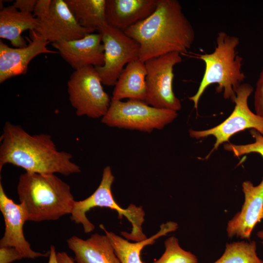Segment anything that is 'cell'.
I'll return each mask as SVG.
<instances>
[{"instance_id": "15", "label": "cell", "mask_w": 263, "mask_h": 263, "mask_svg": "<svg viewBox=\"0 0 263 263\" xmlns=\"http://www.w3.org/2000/svg\"><path fill=\"white\" fill-rule=\"evenodd\" d=\"M52 45L74 70L104 65V49L98 33L88 34L78 39L53 43Z\"/></svg>"}, {"instance_id": "5", "label": "cell", "mask_w": 263, "mask_h": 263, "mask_svg": "<svg viewBox=\"0 0 263 263\" xmlns=\"http://www.w3.org/2000/svg\"><path fill=\"white\" fill-rule=\"evenodd\" d=\"M114 179L111 167H105L100 184L94 192L83 200L75 201L71 213V220L76 224H81L85 233H90L94 230V226L88 220L86 212L95 207H108L116 211L119 218L121 219L124 216L131 223V232H122L123 236L135 242L147 239L142 227L145 216L142 207L131 204L127 208H123L118 205L112 192Z\"/></svg>"}, {"instance_id": "17", "label": "cell", "mask_w": 263, "mask_h": 263, "mask_svg": "<svg viewBox=\"0 0 263 263\" xmlns=\"http://www.w3.org/2000/svg\"><path fill=\"white\" fill-rule=\"evenodd\" d=\"M67 243L77 263H121L106 234L94 233L86 240L73 236Z\"/></svg>"}, {"instance_id": "31", "label": "cell", "mask_w": 263, "mask_h": 263, "mask_svg": "<svg viewBox=\"0 0 263 263\" xmlns=\"http://www.w3.org/2000/svg\"><path fill=\"white\" fill-rule=\"evenodd\" d=\"M257 235L258 237L261 240L262 244H263V229L259 231L257 233Z\"/></svg>"}, {"instance_id": "24", "label": "cell", "mask_w": 263, "mask_h": 263, "mask_svg": "<svg viewBox=\"0 0 263 263\" xmlns=\"http://www.w3.org/2000/svg\"><path fill=\"white\" fill-rule=\"evenodd\" d=\"M250 132L255 139L254 142L245 145L226 143L224 145V149L231 152L236 157L250 153H257L263 158V135L255 130H252Z\"/></svg>"}, {"instance_id": "21", "label": "cell", "mask_w": 263, "mask_h": 263, "mask_svg": "<svg viewBox=\"0 0 263 263\" xmlns=\"http://www.w3.org/2000/svg\"><path fill=\"white\" fill-rule=\"evenodd\" d=\"M78 23L94 32L107 24L106 0H65Z\"/></svg>"}, {"instance_id": "18", "label": "cell", "mask_w": 263, "mask_h": 263, "mask_svg": "<svg viewBox=\"0 0 263 263\" xmlns=\"http://www.w3.org/2000/svg\"><path fill=\"white\" fill-rule=\"evenodd\" d=\"M146 75L145 62L138 59L129 63L114 85L111 100L128 98L145 101Z\"/></svg>"}, {"instance_id": "26", "label": "cell", "mask_w": 263, "mask_h": 263, "mask_svg": "<svg viewBox=\"0 0 263 263\" xmlns=\"http://www.w3.org/2000/svg\"><path fill=\"white\" fill-rule=\"evenodd\" d=\"M22 258L21 254L14 247H0V263H11Z\"/></svg>"}, {"instance_id": "23", "label": "cell", "mask_w": 263, "mask_h": 263, "mask_svg": "<svg viewBox=\"0 0 263 263\" xmlns=\"http://www.w3.org/2000/svg\"><path fill=\"white\" fill-rule=\"evenodd\" d=\"M165 246L163 254L153 263H197L196 256L182 249L175 237L168 238L165 242Z\"/></svg>"}, {"instance_id": "6", "label": "cell", "mask_w": 263, "mask_h": 263, "mask_svg": "<svg viewBox=\"0 0 263 263\" xmlns=\"http://www.w3.org/2000/svg\"><path fill=\"white\" fill-rule=\"evenodd\" d=\"M177 116L176 111L155 108L143 101L111 100L101 122L111 127L151 132L154 129H162Z\"/></svg>"}, {"instance_id": "1", "label": "cell", "mask_w": 263, "mask_h": 263, "mask_svg": "<svg viewBox=\"0 0 263 263\" xmlns=\"http://www.w3.org/2000/svg\"><path fill=\"white\" fill-rule=\"evenodd\" d=\"M124 32L138 44L139 59L143 62L170 53H186L195 37L177 0H157L150 16Z\"/></svg>"}, {"instance_id": "10", "label": "cell", "mask_w": 263, "mask_h": 263, "mask_svg": "<svg viewBox=\"0 0 263 263\" xmlns=\"http://www.w3.org/2000/svg\"><path fill=\"white\" fill-rule=\"evenodd\" d=\"M249 83H243L236 92L234 109L231 114L219 125L203 131L189 130V135L195 139L213 136L216 141L212 150L218 148L235 134L246 129L256 130L263 135V117L252 112L248 105V100L253 91Z\"/></svg>"}, {"instance_id": "12", "label": "cell", "mask_w": 263, "mask_h": 263, "mask_svg": "<svg viewBox=\"0 0 263 263\" xmlns=\"http://www.w3.org/2000/svg\"><path fill=\"white\" fill-rule=\"evenodd\" d=\"M0 210L5 223V231L0 240V247H14L19 252L23 258L33 259L49 256V252L43 253L35 251L31 248L23 231L24 224L27 221L25 211L20 203H15L7 196L1 182Z\"/></svg>"}, {"instance_id": "20", "label": "cell", "mask_w": 263, "mask_h": 263, "mask_svg": "<svg viewBox=\"0 0 263 263\" xmlns=\"http://www.w3.org/2000/svg\"><path fill=\"white\" fill-rule=\"evenodd\" d=\"M100 227L105 231L113 247L115 254L121 263H145L140 257L141 251L146 245L152 244L155 241L169 232L176 230L178 225L174 222H168L160 225L159 231L155 234L144 240L132 243L127 240L108 231L102 225Z\"/></svg>"}, {"instance_id": "27", "label": "cell", "mask_w": 263, "mask_h": 263, "mask_svg": "<svg viewBox=\"0 0 263 263\" xmlns=\"http://www.w3.org/2000/svg\"><path fill=\"white\" fill-rule=\"evenodd\" d=\"M52 0H37L33 15L38 19L44 17L49 11Z\"/></svg>"}, {"instance_id": "11", "label": "cell", "mask_w": 263, "mask_h": 263, "mask_svg": "<svg viewBox=\"0 0 263 263\" xmlns=\"http://www.w3.org/2000/svg\"><path fill=\"white\" fill-rule=\"evenodd\" d=\"M35 31L52 43L80 39L94 33L78 23L65 0H52L48 12L39 19Z\"/></svg>"}, {"instance_id": "9", "label": "cell", "mask_w": 263, "mask_h": 263, "mask_svg": "<svg viewBox=\"0 0 263 263\" xmlns=\"http://www.w3.org/2000/svg\"><path fill=\"white\" fill-rule=\"evenodd\" d=\"M104 49V63L95 67L103 84L114 86L129 63L139 59V46L124 31L107 23L97 30Z\"/></svg>"}, {"instance_id": "19", "label": "cell", "mask_w": 263, "mask_h": 263, "mask_svg": "<svg viewBox=\"0 0 263 263\" xmlns=\"http://www.w3.org/2000/svg\"><path fill=\"white\" fill-rule=\"evenodd\" d=\"M38 23L33 13L21 12L13 5L3 7L0 11V38L8 40L15 48L25 47L27 44L22 33L35 30Z\"/></svg>"}, {"instance_id": "13", "label": "cell", "mask_w": 263, "mask_h": 263, "mask_svg": "<svg viewBox=\"0 0 263 263\" xmlns=\"http://www.w3.org/2000/svg\"><path fill=\"white\" fill-rule=\"evenodd\" d=\"M28 44L24 47L12 48L0 41V83L13 77L26 73L28 65L37 56L57 54L47 48L50 43L34 30H30Z\"/></svg>"}, {"instance_id": "3", "label": "cell", "mask_w": 263, "mask_h": 263, "mask_svg": "<svg viewBox=\"0 0 263 263\" xmlns=\"http://www.w3.org/2000/svg\"><path fill=\"white\" fill-rule=\"evenodd\" d=\"M17 193L30 221L56 220L71 214L75 202L70 186L55 174L25 172L19 176Z\"/></svg>"}, {"instance_id": "25", "label": "cell", "mask_w": 263, "mask_h": 263, "mask_svg": "<svg viewBox=\"0 0 263 263\" xmlns=\"http://www.w3.org/2000/svg\"><path fill=\"white\" fill-rule=\"evenodd\" d=\"M254 105L255 113L263 117V67L256 84Z\"/></svg>"}, {"instance_id": "7", "label": "cell", "mask_w": 263, "mask_h": 263, "mask_svg": "<svg viewBox=\"0 0 263 263\" xmlns=\"http://www.w3.org/2000/svg\"><path fill=\"white\" fill-rule=\"evenodd\" d=\"M102 84L94 66L74 70L72 73L67 81V92L77 116L98 118L106 114L111 100Z\"/></svg>"}, {"instance_id": "16", "label": "cell", "mask_w": 263, "mask_h": 263, "mask_svg": "<svg viewBox=\"0 0 263 263\" xmlns=\"http://www.w3.org/2000/svg\"><path fill=\"white\" fill-rule=\"evenodd\" d=\"M156 4L157 0H106L107 23L124 31L150 16Z\"/></svg>"}, {"instance_id": "2", "label": "cell", "mask_w": 263, "mask_h": 263, "mask_svg": "<svg viewBox=\"0 0 263 263\" xmlns=\"http://www.w3.org/2000/svg\"><path fill=\"white\" fill-rule=\"evenodd\" d=\"M0 142V171L10 164L38 173L68 176L81 171L72 161V155L58 150L49 134H30L21 126L6 122Z\"/></svg>"}, {"instance_id": "29", "label": "cell", "mask_w": 263, "mask_h": 263, "mask_svg": "<svg viewBox=\"0 0 263 263\" xmlns=\"http://www.w3.org/2000/svg\"><path fill=\"white\" fill-rule=\"evenodd\" d=\"M57 260L58 263H75L74 258L70 256L65 252L57 253Z\"/></svg>"}, {"instance_id": "4", "label": "cell", "mask_w": 263, "mask_h": 263, "mask_svg": "<svg viewBox=\"0 0 263 263\" xmlns=\"http://www.w3.org/2000/svg\"><path fill=\"white\" fill-rule=\"evenodd\" d=\"M239 43L238 37L221 31L217 34L213 52L199 56L205 63V71L196 94L189 97L196 110L205 91L213 84L217 85V92H223L225 99L234 102L236 92L245 78L242 70L243 58L237 51Z\"/></svg>"}, {"instance_id": "22", "label": "cell", "mask_w": 263, "mask_h": 263, "mask_svg": "<svg viewBox=\"0 0 263 263\" xmlns=\"http://www.w3.org/2000/svg\"><path fill=\"white\" fill-rule=\"evenodd\" d=\"M256 249L254 241L227 244L223 255L214 263H263Z\"/></svg>"}, {"instance_id": "30", "label": "cell", "mask_w": 263, "mask_h": 263, "mask_svg": "<svg viewBox=\"0 0 263 263\" xmlns=\"http://www.w3.org/2000/svg\"><path fill=\"white\" fill-rule=\"evenodd\" d=\"M57 253L56 252L55 247L52 245L49 251V261L48 263H58L57 257Z\"/></svg>"}, {"instance_id": "14", "label": "cell", "mask_w": 263, "mask_h": 263, "mask_svg": "<svg viewBox=\"0 0 263 263\" xmlns=\"http://www.w3.org/2000/svg\"><path fill=\"white\" fill-rule=\"evenodd\" d=\"M244 201L240 211L228 222L229 238L234 236L249 239L255 225L263 219V177L259 185L250 181L242 184Z\"/></svg>"}, {"instance_id": "28", "label": "cell", "mask_w": 263, "mask_h": 263, "mask_svg": "<svg viewBox=\"0 0 263 263\" xmlns=\"http://www.w3.org/2000/svg\"><path fill=\"white\" fill-rule=\"evenodd\" d=\"M37 0H16L13 5L19 11L27 13H33Z\"/></svg>"}, {"instance_id": "8", "label": "cell", "mask_w": 263, "mask_h": 263, "mask_svg": "<svg viewBox=\"0 0 263 263\" xmlns=\"http://www.w3.org/2000/svg\"><path fill=\"white\" fill-rule=\"evenodd\" d=\"M182 61L181 54L173 52L145 62L147 71L145 102L148 105L176 112L181 109V103L172 89V82L173 68Z\"/></svg>"}]
</instances>
